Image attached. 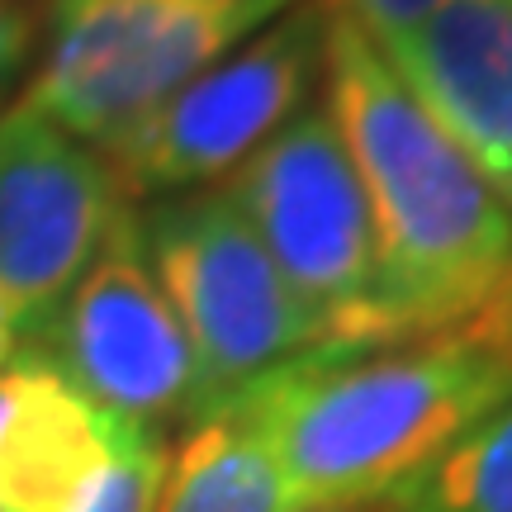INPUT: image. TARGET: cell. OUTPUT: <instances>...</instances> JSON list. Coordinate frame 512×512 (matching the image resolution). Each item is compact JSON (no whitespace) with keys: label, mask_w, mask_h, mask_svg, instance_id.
Instances as JSON below:
<instances>
[{"label":"cell","mask_w":512,"mask_h":512,"mask_svg":"<svg viewBox=\"0 0 512 512\" xmlns=\"http://www.w3.org/2000/svg\"><path fill=\"white\" fill-rule=\"evenodd\" d=\"M38 48V19L24 0H0V95L15 86Z\"/></svg>","instance_id":"15"},{"label":"cell","mask_w":512,"mask_h":512,"mask_svg":"<svg viewBox=\"0 0 512 512\" xmlns=\"http://www.w3.org/2000/svg\"><path fill=\"white\" fill-rule=\"evenodd\" d=\"M512 394V347L460 328L370 351H309L242 394L294 512L389 498Z\"/></svg>","instance_id":"2"},{"label":"cell","mask_w":512,"mask_h":512,"mask_svg":"<svg viewBox=\"0 0 512 512\" xmlns=\"http://www.w3.org/2000/svg\"><path fill=\"white\" fill-rule=\"evenodd\" d=\"M498 337H503V342H508V347H512V328H503V332H498Z\"/></svg>","instance_id":"18"},{"label":"cell","mask_w":512,"mask_h":512,"mask_svg":"<svg viewBox=\"0 0 512 512\" xmlns=\"http://www.w3.org/2000/svg\"><path fill=\"white\" fill-rule=\"evenodd\" d=\"M323 86L375 223L384 347L484 323L512 299V214L384 62L328 10Z\"/></svg>","instance_id":"1"},{"label":"cell","mask_w":512,"mask_h":512,"mask_svg":"<svg viewBox=\"0 0 512 512\" xmlns=\"http://www.w3.org/2000/svg\"><path fill=\"white\" fill-rule=\"evenodd\" d=\"M380 53L512 214V0H441Z\"/></svg>","instance_id":"9"},{"label":"cell","mask_w":512,"mask_h":512,"mask_svg":"<svg viewBox=\"0 0 512 512\" xmlns=\"http://www.w3.org/2000/svg\"><path fill=\"white\" fill-rule=\"evenodd\" d=\"M143 247L195 356L190 422L219 413L256 384L309 356L313 328L228 185L157 200Z\"/></svg>","instance_id":"4"},{"label":"cell","mask_w":512,"mask_h":512,"mask_svg":"<svg viewBox=\"0 0 512 512\" xmlns=\"http://www.w3.org/2000/svg\"><path fill=\"white\" fill-rule=\"evenodd\" d=\"M119 418L86 403L38 356L0 375V512H57L105 460Z\"/></svg>","instance_id":"10"},{"label":"cell","mask_w":512,"mask_h":512,"mask_svg":"<svg viewBox=\"0 0 512 512\" xmlns=\"http://www.w3.org/2000/svg\"><path fill=\"white\" fill-rule=\"evenodd\" d=\"M441 0H323V10L351 19L361 34H370L375 43L408 34L422 15H432Z\"/></svg>","instance_id":"14"},{"label":"cell","mask_w":512,"mask_h":512,"mask_svg":"<svg viewBox=\"0 0 512 512\" xmlns=\"http://www.w3.org/2000/svg\"><path fill=\"white\" fill-rule=\"evenodd\" d=\"M384 503L389 512H512V394Z\"/></svg>","instance_id":"12"},{"label":"cell","mask_w":512,"mask_h":512,"mask_svg":"<svg viewBox=\"0 0 512 512\" xmlns=\"http://www.w3.org/2000/svg\"><path fill=\"white\" fill-rule=\"evenodd\" d=\"M24 351L53 366L100 413L157 432L190 418L195 356L147 261L138 209L114 223L86 275Z\"/></svg>","instance_id":"7"},{"label":"cell","mask_w":512,"mask_h":512,"mask_svg":"<svg viewBox=\"0 0 512 512\" xmlns=\"http://www.w3.org/2000/svg\"><path fill=\"white\" fill-rule=\"evenodd\" d=\"M166 470H171V456H166L162 432L119 418L105 460L76 484L57 512H157Z\"/></svg>","instance_id":"13"},{"label":"cell","mask_w":512,"mask_h":512,"mask_svg":"<svg viewBox=\"0 0 512 512\" xmlns=\"http://www.w3.org/2000/svg\"><path fill=\"white\" fill-rule=\"evenodd\" d=\"M304 512H389V503L370 498V503H332V508H304Z\"/></svg>","instance_id":"17"},{"label":"cell","mask_w":512,"mask_h":512,"mask_svg":"<svg viewBox=\"0 0 512 512\" xmlns=\"http://www.w3.org/2000/svg\"><path fill=\"white\" fill-rule=\"evenodd\" d=\"M233 200L271 252L318 351L384 347L375 223L328 110H304L233 171Z\"/></svg>","instance_id":"5"},{"label":"cell","mask_w":512,"mask_h":512,"mask_svg":"<svg viewBox=\"0 0 512 512\" xmlns=\"http://www.w3.org/2000/svg\"><path fill=\"white\" fill-rule=\"evenodd\" d=\"M24 351V332H19V318L15 309L0 299V375H5V366H15V356Z\"/></svg>","instance_id":"16"},{"label":"cell","mask_w":512,"mask_h":512,"mask_svg":"<svg viewBox=\"0 0 512 512\" xmlns=\"http://www.w3.org/2000/svg\"><path fill=\"white\" fill-rule=\"evenodd\" d=\"M157 512H294L290 484L247 403H228L190 427Z\"/></svg>","instance_id":"11"},{"label":"cell","mask_w":512,"mask_h":512,"mask_svg":"<svg viewBox=\"0 0 512 512\" xmlns=\"http://www.w3.org/2000/svg\"><path fill=\"white\" fill-rule=\"evenodd\" d=\"M323 43V0H299L233 48L219 67L181 86L162 110L100 147L128 204L209 190L219 176H233L290 119L304 114L323 81Z\"/></svg>","instance_id":"6"},{"label":"cell","mask_w":512,"mask_h":512,"mask_svg":"<svg viewBox=\"0 0 512 512\" xmlns=\"http://www.w3.org/2000/svg\"><path fill=\"white\" fill-rule=\"evenodd\" d=\"M299 0H53L24 100L110 147Z\"/></svg>","instance_id":"3"},{"label":"cell","mask_w":512,"mask_h":512,"mask_svg":"<svg viewBox=\"0 0 512 512\" xmlns=\"http://www.w3.org/2000/svg\"><path fill=\"white\" fill-rule=\"evenodd\" d=\"M128 209L100 147L29 105L0 110V299L15 309L24 347Z\"/></svg>","instance_id":"8"}]
</instances>
